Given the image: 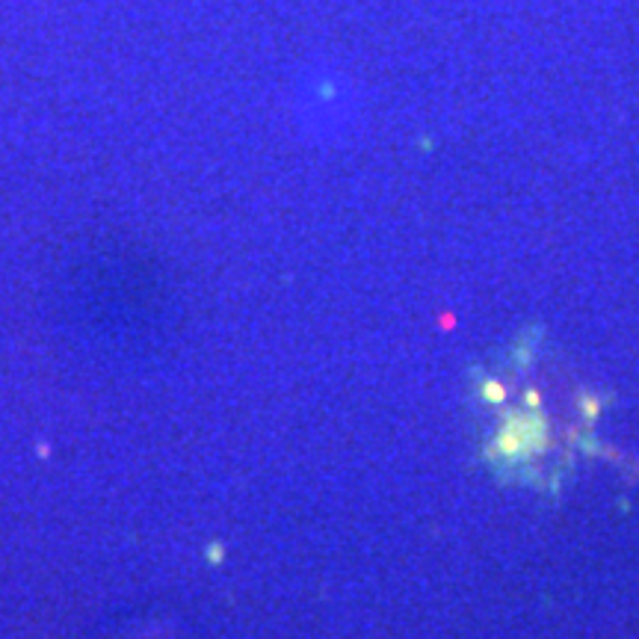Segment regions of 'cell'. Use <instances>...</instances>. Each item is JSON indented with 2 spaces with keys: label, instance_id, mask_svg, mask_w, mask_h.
Masks as SVG:
<instances>
[]
</instances>
